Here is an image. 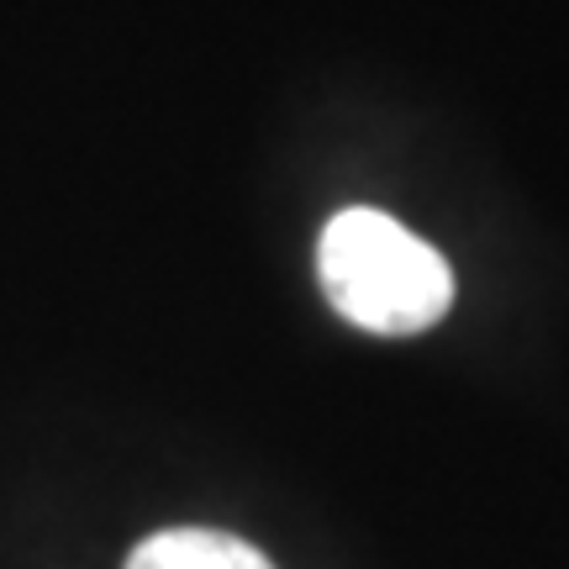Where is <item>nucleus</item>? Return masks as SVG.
Returning a JSON list of instances; mask_svg holds the SVG:
<instances>
[{
    "instance_id": "nucleus-1",
    "label": "nucleus",
    "mask_w": 569,
    "mask_h": 569,
    "mask_svg": "<svg viewBox=\"0 0 569 569\" xmlns=\"http://www.w3.org/2000/svg\"><path fill=\"white\" fill-rule=\"evenodd\" d=\"M317 274L327 301L380 338L427 332L453 306V269L443 264V253L369 206H348L322 227Z\"/></svg>"
},
{
    "instance_id": "nucleus-2",
    "label": "nucleus",
    "mask_w": 569,
    "mask_h": 569,
    "mask_svg": "<svg viewBox=\"0 0 569 569\" xmlns=\"http://www.w3.org/2000/svg\"><path fill=\"white\" fill-rule=\"evenodd\" d=\"M127 569H274L264 553L217 528H169L142 538Z\"/></svg>"
}]
</instances>
